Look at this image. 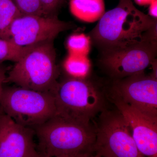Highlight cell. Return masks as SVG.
<instances>
[{"instance_id": "1", "label": "cell", "mask_w": 157, "mask_h": 157, "mask_svg": "<svg viewBox=\"0 0 157 157\" xmlns=\"http://www.w3.org/2000/svg\"><path fill=\"white\" fill-rule=\"evenodd\" d=\"M157 19L139 11L131 0H119L115 8L105 12L89 37L102 52L157 41Z\"/></svg>"}, {"instance_id": "2", "label": "cell", "mask_w": 157, "mask_h": 157, "mask_svg": "<svg viewBox=\"0 0 157 157\" xmlns=\"http://www.w3.org/2000/svg\"><path fill=\"white\" fill-rule=\"evenodd\" d=\"M37 149L43 157H86L94 154L96 129L94 122H78L55 115L32 129Z\"/></svg>"}, {"instance_id": "3", "label": "cell", "mask_w": 157, "mask_h": 157, "mask_svg": "<svg viewBox=\"0 0 157 157\" xmlns=\"http://www.w3.org/2000/svg\"><path fill=\"white\" fill-rule=\"evenodd\" d=\"M53 93L55 115L85 124L91 123L108 107L107 84L91 79L68 77L58 82Z\"/></svg>"}, {"instance_id": "4", "label": "cell", "mask_w": 157, "mask_h": 157, "mask_svg": "<svg viewBox=\"0 0 157 157\" xmlns=\"http://www.w3.org/2000/svg\"><path fill=\"white\" fill-rule=\"evenodd\" d=\"M54 41L28 46L7 75L6 82L39 92H53L59 76Z\"/></svg>"}, {"instance_id": "5", "label": "cell", "mask_w": 157, "mask_h": 157, "mask_svg": "<svg viewBox=\"0 0 157 157\" xmlns=\"http://www.w3.org/2000/svg\"><path fill=\"white\" fill-rule=\"evenodd\" d=\"M0 109L17 124L31 129L56 113L53 93L19 86L4 87L0 98Z\"/></svg>"}, {"instance_id": "6", "label": "cell", "mask_w": 157, "mask_h": 157, "mask_svg": "<svg viewBox=\"0 0 157 157\" xmlns=\"http://www.w3.org/2000/svg\"><path fill=\"white\" fill-rule=\"evenodd\" d=\"M94 154L103 157H145L139 151L123 116L107 107L94 120Z\"/></svg>"}, {"instance_id": "7", "label": "cell", "mask_w": 157, "mask_h": 157, "mask_svg": "<svg viewBox=\"0 0 157 157\" xmlns=\"http://www.w3.org/2000/svg\"><path fill=\"white\" fill-rule=\"evenodd\" d=\"M157 41L145 40L125 48L101 52L100 66L112 80L144 72L156 60Z\"/></svg>"}, {"instance_id": "8", "label": "cell", "mask_w": 157, "mask_h": 157, "mask_svg": "<svg viewBox=\"0 0 157 157\" xmlns=\"http://www.w3.org/2000/svg\"><path fill=\"white\" fill-rule=\"evenodd\" d=\"M107 90L138 110L157 117V74L147 75L144 72L112 80L107 84Z\"/></svg>"}, {"instance_id": "9", "label": "cell", "mask_w": 157, "mask_h": 157, "mask_svg": "<svg viewBox=\"0 0 157 157\" xmlns=\"http://www.w3.org/2000/svg\"><path fill=\"white\" fill-rule=\"evenodd\" d=\"M72 28L70 23L59 19L57 15H22L14 19L8 39L21 47L54 41L60 33Z\"/></svg>"}, {"instance_id": "10", "label": "cell", "mask_w": 157, "mask_h": 157, "mask_svg": "<svg viewBox=\"0 0 157 157\" xmlns=\"http://www.w3.org/2000/svg\"><path fill=\"white\" fill-rule=\"evenodd\" d=\"M107 95L109 102L126 121L140 152L145 157H157V117L141 112L107 92Z\"/></svg>"}, {"instance_id": "11", "label": "cell", "mask_w": 157, "mask_h": 157, "mask_svg": "<svg viewBox=\"0 0 157 157\" xmlns=\"http://www.w3.org/2000/svg\"><path fill=\"white\" fill-rule=\"evenodd\" d=\"M33 129L17 124L0 109V157H42Z\"/></svg>"}, {"instance_id": "12", "label": "cell", "mask_w": 157, "mask_h": 157, "mask_svg": "<svg viewBox=\"0 0 157 157\" xmlns=\"http://www.w3.org/2000/svg\"><path fill=\"white\" fill-rule=\"evenodd\" d=\"M71 14L86 22L99 21L105 12L104 0H70Z\"/></svg>"}, {"instance_id": "13", "label": "cell", "mask_w": 157, "mask_h": 157, "mask_svg": "<svg viewBox=\"0 0 157 157\" xmlns=\"http://www.w3.org/2000/svg\"><path fill=\"white\" fill-rule=\"evenodd\" d=\"M63 68L68 77L85 78L90 76L91 65L86 56L68 54L64 61Z\"/></svg>"}, {"instance_id": "14", "label": "cell", "mask_w": 157, "mask_h": 157, "mask_svg": "<svg viewBox=\"0 0 157 157\" xmlns=\"http://www.w3.org/2000/svg\"><path fill=\"white\" fill-rule=\"evenodd\" d=\"M21 15L12 0H0V38L8 39L12 22Z\"/></svg>"}, {"instance_id": "15", "label": "cell", "mask_w": 157, "mask_h": 157, "mask_svg": "<svg viewBox=\"0 0 157 157\" xmlns=\"http://www.w3.org/2000/svg\"><path fill=\"white\" fill-rule=\"evenodd\" d=\"M28 48L21 47L9 39L0 38V63L11 61L16 63L22 57Z\"/></svg>"}, {"instance_id": "16", "label": "cell", "mask_w": 157, "mask_h": 157, "mask_svg": "<svg viewBox=\"0 0 157 157\" xmlns=\"http://www.w3.org/2000/svg\"><path fill=\"white\" fill-rule=\"evenodd\" d=\"M90 39L84 34L71 35L67 41L69 54L87 56L90 49Z\"/></svg>"}, {"instance_id": "17", "label": "cell", "mask_w": 157, "mask_h": 157, "mask_svg": "<svg viewBox=\"0 0 157 157\" xmlns=\"http://www.w3.org/2000/svg\"><path fill=\"white\" fill-rule=\"evenodd\" d=\"M22 15H44L40 0H12Z\"/></svg>"}, {"instance_id": "18", "label": "cell", "mask_w": 157, "mask_h": 157, "mask_svg": "<svg viewBox=\"0 0 157 157\" xmlns=\"http://www.w3.org/2000/svg\"><path fill=\"white\" fill-rule=\"evenodd\" d=\"M65 0H40L43 14L45 16L56 15V12Z\"/></svg>"}, {"instance_id": "19", "label": "cell", "mask_w": 157, "mask_h": 157, "mask_svg": "<svg viewBox=\"0 0 157 157\" xmlns=\"http://www.w3.org/2000/svg\"><path fill=\"white\" fill-rule=\"evenodd\" d=\"M7 68L3 65V63H0V98L2 93L4 86L3 84L6 82L7 78Z\"/></svg>"}, {"instance_id": "20", "label": "cell", "mask_w": 157, "mask_h": 157, "mask_svg": "<svg viewBox=\"0 0 157 157\" xmlns=\"http://www.w3.org/2000/svg\"><path fill=\"white\" fill-rule=\"evenodd\" d=\"M149 6V15L152 18L157 19V0H153Z\"/></svg>"}, {"instance_id": "21", "label": "cell", "mask_w": 157, "mask_h": 157, "mask_svg": "<svg viewBox=\"0 0 157 157\" xmlns=\"http://www.w3.org/2000/svg\"><path fill=\"white\" fill-rule=\"evenodd\" d=\"M136 4L140 6H149L153 0H134Z\"/></svg>"}, {"instance_id": "22", "label": "cell", "mask_w": 157, "mask_h": 157, "mask_svg": "<svg viewBox=\"0 0 157 157\" xmlns=\"http://www.w3.org/2000/svg\"><path fill=\"white\" fill-rule=\"evenodd\" d=\"M86 157H103L100 156L98 155L94 154L92 155H91L89 156Z\"/></svg>"}, {"instance_id": "23", "label": "cell", "mask_w": 157, "mask_h": 157, "mask_svg": "<svg viewBox=\"0 0 157 157\" xmlns=\"http://www.w3.org/2000/svg\"></svg>"}]
</instances>
